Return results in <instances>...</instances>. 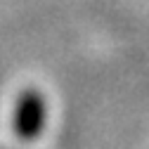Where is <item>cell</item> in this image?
Listing matches in <instances>:
<instances>
[{
	"instance_id": "1",
	"label": "cell",
	"mask_w": 149,
	"mask_h": 149,
	"mask_svg": "<svg viewBox=\"0 0 149 149\" xmlns=\"http://www.w3.org/2000/svg\"><path fill=\"white\" fill-rule=\"evenodd\" d=\"M47 116V104L45 97L36 88L24 90L14 107V133L22 140H33L40 135Z\"/></svg>"
}]
</instances>
